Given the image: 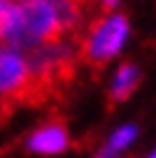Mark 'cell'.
I'll list each match as a JSON object with an SVG mask.
<instances>
[{"label":"cell","mask_w":156,"mask_h":158,"mask_svg":"<svg viewBox=\"0 0 156 158\" xmlns=\"http://www.w3.org/2000/svg\"><path fill=\"white\" fill-rule=\"evenodd\" d=\"M129 35H131V27H129L126 15L106 12L89 25V30L79 44V54L89 64L102 67V64L111 62L116 54H121V49L129 42Z\"/></svg>","instance_id":"2"},{"label":"cell","mask_w":156,"mask_h":158,"mask_svg":"<svg viewBox=\"0 0 156 158\" xmlns=\"http://www.w3.org/2000/svg\"><path fill=\"white\" fill-rule=\"evenodd\" d=\"M82 20V0H17L5 44L25 54L59 40Z\"/></svg>","instance_id":"1"},{"label":"cell","mask_w":156,"mask_h":158,"mask_svg":"<svg viewBox=\"0 0 156 158\" xmlns=\"http://www.w3.org/2000/svg\"><path fill=\"white\" fill-rule=\"evenodd\" d=\"M74 54H77V47L72 42H67L64 37L52 40V42L37 47V49H32L27 54V59H30V67H32L35 84L37 81H50L52 77L67 74Z\"/></svg>","instance_id":"4"},{"label":"cell","mask_w":156,"mask_h":158,"mask_svg":"<svg viewBox=\"0 0 156 158\" xmlns=\"http://www.w3.org/2000/svg\"><path fill=\"white\" fill-rule=\"evenodd\" d=\"M136 133H139V128H136L134 123H124V126H119V128L106 138L104 151H106V153H111V156L116 158L119 153H124V151L136 141Z\"/></svg>","instance_id":"7"},{"label":"cell","mask_w":156,"mask_h":158,"mask_svg":"<svg viewBox=\"0 0 156 158\" xmlns=\"http://www.w3.org/2000/svg\"><path fill=\"white\" fill-rule=\"evenodd\" d=\"M146 158H156V148H154V151H151V153H149Z\"/></svg>","instance_id":"11"},{"label":"cell","mask_w":156,"mask_h":158,"mask_svg":"<svg viewBox=\"0 0 156 158\" xmlns=\"http://www.w3.org/2000/svg\"><path fill=\"white\" fill-rule=\"evenodd\" d=\"M139 79H141V69L134 64V62H124L114 77H111V86H109V96L114 104L119 101H126L131 96V91L139 86Z\"/></svg>","instance_id":"6"},{"label":"cell","mask_w":156,"mask_h":158,"mask_svg":"<svg viewBox=\"0 0 156 158\" xmlns=\"http://www.w3.org/2000/svg\"><path fill=\"white\" fill-rule=\"evenodd\" d=\"M32 86H35V77L27 54L2 44L0 47V101L25 96Z\"/></svg>","instance_id":"3"},{"label":"cell","mask_w":156,"mask_h":158,"mask_svg":"<svg viewBox=\"0 0 156 158\" xmlns=\"http://www.w3.org/2000/svg\"><path fill=\"white\" fill-rule=\"evenodd\" d=\"M67 146H69V133L57 121H50V123L37 126L30 133V138H27V148L32 153H40V156H57Z\"/></svg>","instance_id":"5"},{"label":"cell","mask_w":156,"mask_h":158,"mask_svg":"<svg viewBox=\"0 0 156 158\" xmlns=\"http://www.w3.org/2000/svg\"><path fill=\"white\" fill-rule=\"evenodd\" d=\"M94 158H114V156H111V153H106V151H104V148H102V151H99V153H97V156H94Z\"/></svg>","instance_id":"10"},{"label":"cell","mask_w":156,"mask_h":158,"mask_svg":"<svg viewBox=\"0 0 156 158\" xmlns=\"http://www.w3.org/2000/svg\"><path fill=\"white\" fill-rule=\"evenodd\" d=\"M15 5H17V0H0V42L5 40V32H7V27H10Z\"/></svg>","instance_id":"8"},{"label":"cell","mask_w":156,"mask_h":158,"mask_svg":"<svg viewBox=\"0 0 156 158\" xmlns=\"http://www.w3.org/2000/svg\"><path fill=\"white\" fill-rule=\"evenodd\" d=\"M97 2H99L102 10H106V12H116V5H119L121 0H97Z\"/></svg>","instance_id":"9"}]
</instances>
